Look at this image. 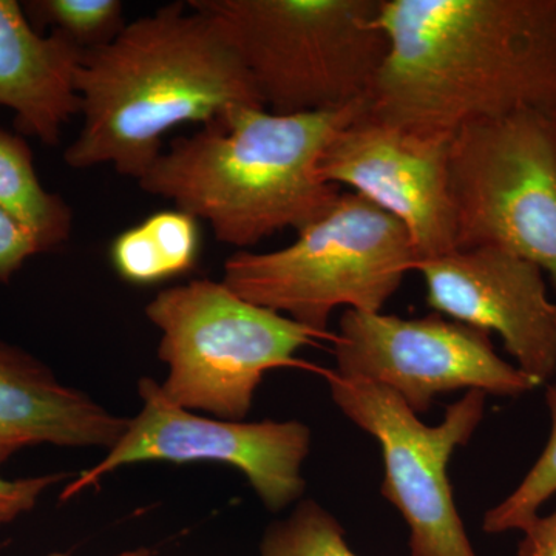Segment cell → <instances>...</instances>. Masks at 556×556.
I'll return each mask as SVG.
<instances>
[{"instance_id":"6da1fadb","label":"cell","mask_w":556,"mask_h":556,"mask_svg":"<svg viewBox=\"0 0 556 556\" xmlns=\"http://www.w3.org/2000/svg\"><path fill=\"white\" fill-rule=\"evenodd\" d=\"M390 49L369 118L453 138L468 124L556 118V0H379Z\"/></svg>"},{"instance_id":"7a4b0ae2","label":"cell","mask_w":556,"mask_h":556,"mask_svg":"<svg viewBox=\"0 0 556 556\" xmlns=\"http://www.w3.org/2000/svg\"><path fill=\"white\" fill-rule=\"evenodd\" d=\"M83 126L64 152L70 169L110 164L138 181L163 139L233 105L265 108L236 51L189 2L127 22L108 46L84 51L75 73Z\"/></svg>"},{"instance_id":"3957f363","label":"cell","mask_w":556,"mask_h":556,"mask_svg":"<svg viewBox=\"0 0 556 556\" xmlns=\"http://www.w3.org/2000/svg\"><path fill=\"white\" fill-rule=\"evenodd\" d=\"M367 102L329 112L276 115L233 105L179 137L138 179L149 195L204 219L218 243L247 249L327 215L339 186L320 172L329 142Z\"/></svg>"},{"instance_id":"277c9868","label":"cell","mask_w":556,"mask_h":556,"mask_svg":"<svg viewBox=\"0 0 556 556\" xmlns=\"http://www.w3.org/2000/svg\"><path fill=\"white\" fill-rule=\"evenodd\" d=\"M228 40L276 115L367 102L387 60L379 0H189Z\"/></svg>"},{"instance_id":"5b68a950","label":"cell","mask_w":556,"mask_h":556,"mask_svg":"<svg viewBox=\"0 0 556 556\" xmlns=\"http://www.w3.org/2000/svg\"><path fill=\"white\" fill-rule=\"evenodd\" d=\"M416 265L404 226L364 197L343 192L289 247L226 260L222 281L241 299L334 340L332 311L380 313Z\"/></svg>"},{"instance_id":"8992f818","label":"cell","mask_w":556,"mask_h":556,"mask_svg":"<svg viewBox=\"0 0 556 556\" xmlns=\"http://www.w3.org/2000/svg\"><path fill=\"white\" fill-rule=\"evenodd\" d=\"M146 316L161 331L159 356L169 367L164 396L236 422L269 369L299 365L298 351L327 339L208 278L159 292Z\"/></svg>"},{"instance_id":"52a82bcc","label":"cell","mask_w":556,"mask_h":556,"mask_svg":"<svg viewBox=\"0 0 556 556\" xmlns=\"http://www.w3.org/2000/svg\"><path fill=\"white\" fill-rule=\"evenodd\" d=\"M448 185L456 249H503L556 289V118L525 112L457 130Z\"/></svg>"},{"instance_id":"ba28073f","label":"cell","mask_w":556,"mask_h":556,"mask_svg":"<svg viewBox=\"0 0 556 556\" xmlns=\"http://www.w3.org/2000/svg\"><path fill=\"white\" fill-rule=\"evenodd\" d=\"M331 396L348 419L378 439L383 473L380 492L409 527L412 556H478L457 514L447 467L468 444L485 412V393L470 390L450 405L439 426L417 419L393 391L327 372Z\"/></svg>"},{"instance_id":"9c48e42d","label":"cell","mask_w":556,"mask_h":556,"mask_svg":"<svg viewBox=\"0 0 556 556\" xmlns=\"http://www.w3.org/2000/svg\"><path fill=\"white\" fill-rule=\"evenodd\" d=\"M332 343L339 376L388 388L416 415L456 390L515 397L538 387L497 356L490 332L438 313L402 318L346 309Z\"/></svg>"},{"instance_id":"30bf717a","label":"cell","mask_w":556,"mask_h":556,"mask_svg":"<svg viewBox=\"0 0 556 556\" xmlns=\"http://www.w3.org/2000/svg\"><path fill=\"white\" fill-rule=\"evenodd\" d=\"M142 408L119 441L97 466L65 486L61 500L84 492L116 468L146 460L222 463L239 468L269 510H281L302 496V464L309 455L311 430L298 420L236 422L206 419L172 404L160 383L139 380Z\"/></svg>"},{"instance_id":"8fae6325","label":"cell","mask_w":556,"mask_h":556,"mask_svg":"<svg viewBox=\"0 0 556 556\" xmlns=\"http://www.w3.org/2000/svg\"><path fill=\"white\" fill-rule=\"evenodd\" d=\"M450 141L380 123L364 112L329 142L320 172L331 185L348 186L396 218L420 263L456 249Z\"/></svg>"},{"instance_id":"7c38bea8","label":"cell","mask_w":556,"mask_h":556,"mask_svg":"<svg viewBox=\"0 0 556 556\" xmlns=\"http://www.w3.org/2000/svg\"><path fill=\"white\" fill-rule=\"evenodd\" d=\"M427 303L441 316L495 331L536 386L556 375V303L544 270L496 248L456 249L417 263Z\"/></svg>"},{"instance_id":"4fadbf2b","label":"cell","mask_w":556,"mask_h":556,"mask_svg":"<svg viewBox=\"0 0 556 556\" xmlns=\"http://www.w3.org/2000/svg\"><path fill=\"white\" fill-rule=\"evenodd\" d=\"M51 369L0 340V467L33 445L112 448L129 427Z\"/></svg>"},{"instance_id":"5bb4252c","label":"cell","mask_w":556,"mask_h":556,"mask_svg":"<svg viewBox=\"0 0 556 556\" xmlns=\"http://www.w3.org/2000/svg\"><path fill=\"white\" fill-rule=\"evenodd\" d=\"M83 53L61 33L36 30L21 2L0 0V108L13 110L21 134L60 144L80 112L75 73Z\"/></svg>"},{"instance_id":"9a60e30c","label":"cell","mask_w":556,"mask_h":556,"mask_svg":"<svg viewBox=\"0 0 556 556\" xmlns=\"http://www.w3.org/2000/svg\"><path fill=\"white\" fill-rule=\"evenodd\" d=\"M200 247L199 219L172 208L121 232L110 247V262L123 280L155 285L192 270Z\"/></svg>"},{"instance_id":"2e32d148","label":"cell","mask_w":556,"mask_h":556,"mask_svg":"<svg viewBox=\"0 0 556 556\" xmlns=\"http://www.w3.org/2000/svg\"><path fill=\"white\" fill-rule=\"evenodd\" d=\"M0 208L27 226L46 252L72 236V207L43 188L27 141L5 130H0Z\"/></svg>"},{"instance_id":"e0dca14e","label":"cell","mask_w":556,"mask_h":556,"mask_svg":"<svg viewBox=\"0 0 556 556\" xmlns=\"http://www.w3.org/2000/svg\"><path fill=\"white\" fill-rule=\"evenodd\" d=\"M22 9L33 27L50 28L89 51L108 46L126 27V7L119 0H27Z\"/></svg>"},{"instance_id":"ac0fdd59","label":"cell","mask_w":556,"mask_h":556,"mask_svg":"<svg viewBox=\"0 0 556 556\" xmlns=\"http://www.w3.org/2000/svg\"><path fill=\"white\" fill-rule=\"evenodd\" d=\"M260 556H357L345 541L342 526L314 501H305L263 540Z\"/></svg>"},{"instance_id":"d6986e66","label":"cell","mask_w":556,"mask_h":556,"mask_svg":"<svg viewBox=\"0 0 556 556\" xmlns=\"http://www.w3.org/2000/svg\"><path fill=\"white\" fill-rule=\"evenodd\" d=\"M546 402L552 431L546 448L510 496L486 511L482 529L486 533L525 530L538 517L541 506L556 493V386L547 387Z\"/></svg>"},{"instance_id":"ffe728a7","label":"cell","mask_w":556,"mask_h":556,"mask_svg":"<svg viewBox=\"0 0 556 556\" xmlns=\"http://www.w3.org/2000/svg\"><path fill=\"white\" fill-rule=\"evenodd\" d=\"M43 252L38 237L0 208V283H9L27 260Z\"/></svg>"},{"instance_id":"44dd1931","label":"cell","mask_w":556,"mask_h":556,"mask_svg":"<svg viewBox=\"0 0 556 556\" xmlns=\"http://www.w3.org/2000/svg\"><path fill=\"white\" fill-rule=\"evenodd\" d=\"M65 475H42V477L5 479L0 477V527L10 525L21 515L27 514L40 496Z\"/></svg>"},{"instance_id":"7402d4cb","label":"cell","mask_w":556,"mask_h":556,"mask_svg":"<svg viewBox=\"0 0 556 556\" xmlns=\"http://www.w3.org/2000/svg\"><path fill=\"white\" fill-rule=\"evenodd\" d=\"M518 556H556V510L538 517L522 530Z\"/></svg>"},{"instance_id":"603a6c76","label":"cell","mask_w":556,"mask_h":556,"mask_svg":"<svg viewBox=\"0 0 556 556\" xmlns=\"http://www.w3.org/2000/svg\"><path fill=\"white\" fill-rule=\"evenodd\" d=\"M50 556H67L64 554H53ZM116 556H150V551L148 548H137V551L123 552V554Z\"/></svg>"}]
</instances>
